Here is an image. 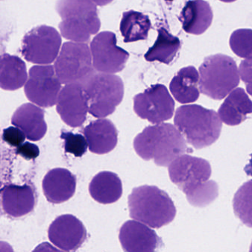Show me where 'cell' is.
I'll list each match as a JSON object with an SVG mask.
<instances>
[{
	"label": "cell",
	"instance_id": "cell-1",
	"mask_svg": "<svg viewBox=\"0 0 252 252\" xmlns=\"http://www.w3.org/2000/svg\"><path fill=\"white\" fill-rule=\"evenodd\" d=\"M168 170L172 182L187 194L192 206H207L218 197V184L209 181L212 168L205 159L183 155L170 163Z\"/></svg>",
	"mask_w": 252,
	"mask_h": 252
},
{
	"label": "cell",
	"instance_id": "cell-2",
	"mask_svg": "<svg viewBox=\"0 0 252 252\" xmlns=\"http://www.w3.org/2000/svg\"><path fill=\"white\" fill-rule=\"evenodd\" d=\"M133 147L141 158L154 159L156 164L160 166H169L187 149L182 134L171 124L147 126L135 137Z\"/></svg>",
	"mask_w": 252,
	"mask_h": 252
},
{
	"label": "cell",
	"instance_id": "cell-3",
	"mask_svg": "<svg viewBox=\"0 0 252 252\" xmlns=\"http://www.w3.org/2000/svg\"><path fill=\"white\" fill-rule=\"evenodd\" d=\"M128 206L134 220L151 228L170 223L176 215V208L169 194L156 186L134 188L128 197Z\"/></svg>",
	"mask_w": 252,
	"mask_h": 252
},
{
	"label": "cell",
	"instance_id": "cell-4",
	"mask_svg": "<svg viewBox=\"0 0 252 252\" xmlns=\"http://www.w3.org/2000/svg\"><path fill=\"white\" fill-rule=\"evenodd\" d=\"M175 126L194 148L209 147L219 138L222 123L218 113L200 105L179 107L174 119Z\"/></svg>",
	"mask_w": 252,
	"mask_h": 252
},
{
	"label": "cell",
	"instance_id": "cell-5",
	"mask_svg": "<svg viewBox=\"0 0 252 252\" xmlns=\"http://www.w3.org/2000/svg\"><path fill=\"white\" fill-rule=\"evenodd\" d=\"M57 10L63 21L59 28L62 36L76 43H85L101 28L97 7L90 0L59 1Z\"/></svg>",
	"mask_w": 252,
	"mask_h": 252
},
{
	"label": "cell",
	"instance_id": "cell-6",
	"mask_svg": "<svg viewBox=\"0 0 252 252\" xmlns=\"http://www.w3.org/2000/svg\"><path fill=\"white\" fill-rule=\"evenodd\" d=\"M199 71L200 92L213 99L225 98L240 82L235 61L231 57L222 54L206 57Z\"/></svg>",
	"mask_w": 252,
	"mask_h": 252
},
{
	"label": "cell",
	"instance_id": "cell-7",
	"mask_svg": "<svg viewBox=\"0 0 252 252\" xmlns=\"http://www.w3.org/2000/svg\"><path fill=\"white\" fill-rule=\"evenodd\" d=\"M88 101V112L95 118L113 114L121 104L125 87L119 76L106 73H94L83 84Z\"/></svg>",
	"mask_w": 252,
	"mask_h": 252
},
{
	"label": "cell",
	"instance_id": "cell-8",
	"mask_svg": "<svg viewBox=\"0 0 252 252\" xmlns=\"http://www.w3.org/2000/svg\"><path fill=\"white\" fill-rule=\"evenodd\" d=\"M54 68L62 84H83L94 73L89 47L86 43L66 42L60 49Z\"/></svg>",
	"mask_w": 252,
	"mask_h": 252
},
{
	"label": "cell",
	"instance_id": "cell-9",
	"mask_svg": "<svg viewBox=\"0 0 252 252\" xmlns=\"http://www.w3.org/2000/svg\"><path fill=\"white\" fill-rule=\"evenodd\" d=\"M62 38L54 28L40 26L25 35L22 54L28 62L39 65H48L58 57Z\"/></svg>",
	"mask_w": 252,
	"mask_h": 252
},
{
	"label": "cell",
	"instance_id": "cell-10",
	"mask_svg": "<svg viewBox=\"0 0 252 252\" xmlns=\"http://www.w3.org/2000/svg\"><path fill=\"white\" fill-rule=\"evenodd\" d=\"M62 83L52 65L33 66L29 70L25 85L26 96L33 104L42 107L57 104Z\"/></svg>",
	"mask_w": 252,
	"mask_h": 252
},
{
	"label": "cell",
	"instance_id": "cell-11",
	"mask_svg": "<svg viewBox=\"0 0 252 252\" xmlns=\"http://www.w3.org/2000/svg\"><path fill=\"white\" fill-rule=\"evenodd\" d=\"M133 108L141 119L159 125L172 117L175 101L167 88L157 84L134 97Z\"/></svg>",
	"mask_w": 252,
	"mask_h": 252
},
{
	"label": "cell",
	"instance_id": "cell-12",
	"mask_svg": "<svg viewBox=\"0 0 252 252\" xmlns=\"http://www.w3.org/2000/svg\"><path fill=\"white\" fill-rule=\"evenodd\" d=\"M93 67L101 73L114 74L122 71L129 57L127 51L117 46V39L113 32L98 33L91 43Z\"/></svg>",
	"mask_w": 252,
	"mask_h": 252
},
{
	"label": "cell",
	"instance_id": "cell-13",
	"mask_svg": "<svg viewBox=\"0 0 252 252\" xmlns=\"http://www.w3.org/2000/svg\"><path fill=\"white\" fill-rule=\"evenodd\" d=\"M57 110L64 123L79 127L85 123L88 113V101L82 84L66 85L60 91Z\"/></svg>",
	"mask_w": 252,
	"mask_h": 252
},
{
	"label": "cell",
	"instance_id": "cell-14",
	"mask_svg": "<svg viewBox=\"0 0 252 252\" xmlns=\"http://www.w3.org/2000/svg\"><path fill=\"white\" fill-rule=\"evenodd\" d=\"M48 237L60 250L75 252L85 243L87 230L76 217L63 215L56 218L50 225Z\"/></svg>",
	"mask_w": 252,
	"mask_h": 252
},
{
	"label": "cell",
	"instance_id": "cell-15",
	"mask_svg": "<svg viewBox=\"0 0 252 252\" xmlns=\"http://www.w3.org/2000/svg\"><path fill=\"white\" fill-rule=\"evenodd\" d=\"M119 238L125 252H157L163 243L154 230L135 220L122 225Z\"/></svg>",
	"mask_w": 252,
	"mask_h": 252
},
{
	"label": "cell",
	"instance_id": "cell-16",
	"mask_svg": "<svg viewBox=\"0 0 252 252\" xmlns=\"http://www.w3.org/2000/svg\"><path fill=\"white\" fill-rule=\"evenodd\" d=\"M2 205L5 213L20 218L32 212L36 204L34 190L32 186L9 184L0 189Z\"/></svg>",
	"mask_w": 252,
	"mask_h": 252
},
{
	"label": "cell",
	"instance_id": "cell-17",
	"mask_svg": "<svg viewBox=\"0 0 252 252\" xmlns=\"http://www.w3.org/2000/svg\"><path fill=\"white\" fill-rule=\"evenodd\" d=\"M42 189L48 201L52 203H63L75 194L76 176L63 168L51 169L44 178Z\"/></svg>",
	"mask_w": 252,
	"mask_h": 252
},
{
	"label": "cell",
	"instance_id": "cell-18",
	"mask_svg": "<svg viewBox=\"0 0 252 252\" xmlns=\"http://www.w3.org/2000/svg\"><path fill=\"white\" fill-rule=\"evenodd\" d=\"M11 123L24 133L26 138L32 141L42 139L47 132L45 112L34 104H23L13 115Z\"/></svg>",
	"mask_w": 252,
	"mask_h": 252
},
{
	"label": "cell",
	"instance_id": "cell-19",
	"mask_svg": "<svg viewBox=\"0 0 252 252\" xmlns=\"http://www.w3.org/2000/svg\"><path fill=\"white\" fill-rule=\"evenodd\" d=\"M90 151L103 155L114 150L118 143V132L113 122L105 119L90 123L84 129Z\"/></svg>",
	"mask_w": 252,
	"mask_h": 252
},
{
	"label": "cell",
	"instance_id": "cell-20",
	"mask_svg": "<svg viewBox=\"0 0 252 252\" xmlns=\"http://www.w3.org/2000/svg\"><path fill=\"white\" fill-rule=\"evenodd\" d=\"M213 13L209 2L203 0L189 1L179 17L184 32L190 34L200 35L212 25Z\"/></svg>",
	"mask_w": 252,
	"mask_h": 252
},
{
	"label": "cell",
	"instance_id": "cell-21",
	"mask_svg": "<svg viewBox=\"0 0 252 252\" xmlns=\"http://www.w3.org/2000/svg\"><path fill=\"white\" fill-rule=\"evenodd\" d=\"M252 101L246 91L237 88L231 91L221 104L218 116L225 125L236 126L244 122L247 115L252 113Z\"/></svg>",
	"mask_w": 252,
	"mask_h": 252
},
{
	"label": "cell",
	"instance_id": "cell-22",
	"mask_svg": "<svg viewBox=\"0 0 252 252\" xmlns=\"http://www.w3.org/2000/svg\"><path fill=\"white\" fill-rule=\"evenodd\" d=\"M91 197L101 204L118 201L123 193L122 183L117 174L104 171L97 174L89 185Z\"/></svg>",
	"mask_w": 252,
	"mask_h": 252
},
{
	"label": "cell",
	"instance_id": "cell-23",
	"mask_svg": "<svg viewBox=\"0 0 252 252\" xmlns=\"http://www.w3.org/2000/svg\"><path fill=\"white\" fill-rule=\"evenodd\" d=\"M199 74L192 66L184 67L171 81L169 90L174 98L181 104L194 102L198 99Z\"/></svg>",
	"mask_w": 252,
	"mask_h": 252
},
{
	"label": "cell",
	"instance_id": "cell-24",
	"mask_svg": "<svg viewBox=\"0 0 252 252\" xmlns=\"http://www.w3.org/2000/svg\"><path fill=\"white\" fill-rule=\"evenodd\" d=\"M27 79L26 64L20 57L8 54L0 56V88L16 91L24 86Z\"/></svg>",
	"mask_w": 252,
	"mask_h": 252
},
{
	"label": "cell",
	"instance_id": "cell-25",
	"mask_svg": "<svg viewBox=\"0 0 252 252\" xmlns=\"http://www.w3.org/2000/svg\"><path fill=\"white\" fill-rule=\"evenodd\" d=\"M181 43L176 36L171 34L165 28L160 27L158 30V37L154 45L148 50L144 59L146 61H158L169 64L181 49Z\"/></svg>",
	"mask_w": 252,
	"mask_h": 252
},
{
	"label": "cell",
	"instance_id": "cell-26",
	"mask_svg": "<svg viewBox=\"0 0 252 252\" xmlns=\"http://www.w3.org/2000/svg\"><path fill=\"white\" fill-rule=\"evenodd\" d=\"M151 26L148 16L138 11H126L121 20V33L125 42L144 40L148 37Z\"/></svg>",
	"mask_w": 252,
	"mask_h": 252
},
{
	"label": "cell",
	"instance_id": "cell-27",
	"mask_svg": "<svg viewBox=\"0 0 252 252\" xmlns=\"http://www.w3.org/2000/svg\"><path fill=\"white\" fill-rule=\"evenodd\" d=\"M230 47L233 52L241 58L252 60V30L238 29L230 37Z\"/></svg>",
	"mask_w": 252,
	"mask_h": 252
},
{
	"label": "cell",
	"instance_id": "cell-28",
	"mask_svg": "<svg viewBox=\"0 0 252 252\" xmlns=\"http://www.w3.org/2000/svg\"><path fill=\"white\" fill-rule=\"evenodd\" d=\"M61 138L64 141L66 153L73 154L76 157H82L86 153L88 146L83 135L71 132H63Z\"/></svg>",
	"mask_w": 252,
	"mask_h": 252
},
{
	"label": "cell",
	"instance_id": "cell-29",
	"mask_svg": "<svg viewBox=\"0 0 252 252\" xmlns=\"http://www.w3.org/2000/svg\"><path fill=\"white\" fill-rule=\"evenodd\" d=\"M3 139L10 145L19 147L24 143L26 136L18 128L15 126H10L4 129Z\"/></svg>",
	"mask_w": 252,
	"mask_h": 252
},
{
	"label": "cell",
	"instance_id": "cell-30",
	"mask_svg": "<svg viewBox=\"0 0 252 252\" xmlns=\"http://www.w3.org/2000/svg\"><path fill=\"white\" fill-rule=\"evenodd\" d=\"M17 153L20 156H23L25 158L35 159L39 156V149L37 146L32 143H23L21 146L17 148Z\"/></svg>",
	"mask_w": 252,
	"mask_h": 252
},
{
	"label": "cell",
	"instance_id": "cell-31",
	"mask_svg": "<svg viewBox=\"0 0 252 252\" xmlns=\"http://www.w3.org/2000/svg\"><path fill=\"white\" fill-rule=\"evenodd\" d=\"M32 252H66L64 251L60 250L58 248L55 247V246H52L50 243H42L39 244L37 247L35 248L34 250Z\"/></svg>",
	"mask_w": 252,
	"mask_h": 252
},
{
	"label": "cell",
	"instance_id": "cell-32",
	"mask_svg": "<svg viewBox=\"0 0 252 252\" xmlns=\"http://www.w3.org/2000/svg\"><path fill=\"white\" fill-rule=\"evenodd\" d=\"M0 252H14V249L9 243L0 241Z\"/></svg>",
	"mask_w": 252,
	"mask_h": 252
},
{
	"label": "cell",
	"instance_id": "cell-33",
	"mask_svg": "<svg viewBox=\"0 0 252 252\" xmlns=\"http://www.w3.org/2000/svg\"><path fill=\"white\" fill-rule=\"evenodd\" d=\"M2 210H1V207H0V217L2 215Z\"/></svg>",
	"mask_w": 252,
	"mask_h": 252
}]
</instances>
